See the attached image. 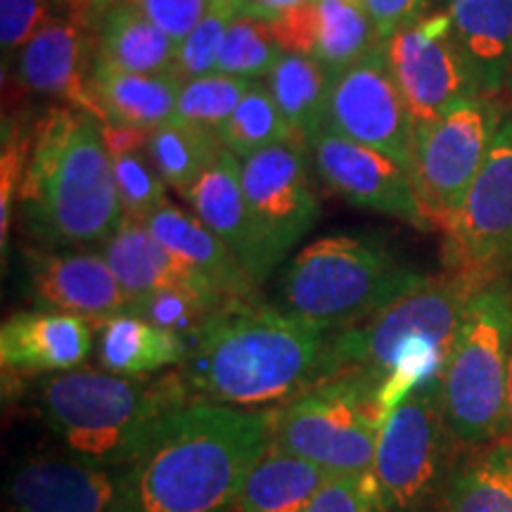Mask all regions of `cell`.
I'll list each match as a JSON object with an SVG mask.
<instances>
[{"mask_svg": "<svg viewBox=\"0 0 512 512\" xmlns=\"http://www.w3.org/2000/svg\"><path fill=\"white\" fill-rule=\"evenodd\" d=\"M275 413L190 401L121 470L119 512H221L273 441Z\"/></svg>", "mask_w": 512, "mask_h": 512, "instance_id": "obj_1", "label": "cell"}, {"mask_svg": "<svg viewBox=\"0 0 512 512\" xmlns=\"http://www.w3.org/2000/svg\"><path fill=\"white\" fill-rule=\"evenodd\" d=\"M330 335L256 297L228 299L188 337L178 370L195 401L233 408L287 403L320 382Z\"/></svg>", "mask_w": 512, "mask_h": 512, "instance_id": "obj_2", "label": "cell"}, {"mask_svg": "<svg viewBox=\"0 0 512 512\" xmlns=\"http://www.w3.org/2000/svg\"><path fill=\"white\" fill-rule=\"evenodd\" d=\"M19 223L38 247L102 245L124 219L102 121L76 105H55L36 119Z\"/></svg>", "mask_w": 512, "mask_h": 512, "instance_id": "obj_3", "label": "cell"}, {"mask_svg": "<svg viewBox=\"0 0 512 512\" xmlns=\"http://www.w3.org/2000/svg\"><path fill=\"white\" fill-rule=\"evenodd\" d=\"M496 273L453 268L444 275H427L418 287L392 304L335 330L325 351L323 375L354 373L380 389L384 418L420 382L441 373L448 347L470 297Z\"/></svg>", "mask_w": 512, "mask_h": 512, "instance_id": "obj_4", "label": "cell"}, {"mask_svg": "<svg viewBox=\"0 0 512 512\" xmlns=\"http://www.w3.org/2000/svg\"><path fill=\"white\" fill-rule=\"evenodd\" d=\"M190 401L178 368L140 377L76 368L48 375L36 392L38 413L64 451L117 470L131 465Z\"/></svg>", "mask_w": 512, "mask_h": 512, "instance_id": "obj_5", "label": "cell"}, {"mask_svg": "<svg viewBox=\"0 0 512 512\" xmlns=\"http://www.w3.org/2000/svg\"><path fill=\"white\" fill-rule=\"evenodd\" d=\"M427 275L403 266L375 238L325 235L287 264L280 278V309L335 332L373 316Z\"/></svg>", "mask_w": 512, "mask_h": 512, "instance_id": "obj_6", "label": "cell"}, {"mask_svg": "<svg viewBox=\"0 0 512 512\" xmlns=\"http://www.w3.org/2000/svg\"><path fill=\"white\" fill-rule=\"evenodd\" d=\"M512 349V283L491 275L467 302L441 366V403L460 446H482L510 434L508 373Z\"/></svg>", "mask_w": 512, "mask_h": 512, "instance_id": "obj_7", "label": "cell"}, {"mask_svg": "<svg viewBox=\"0 0 512 512\" xmlns=\"http://www.w3.org/2000/svg\"><path fill=\"white\" fill-rule=\"evenodd\" d=\"M384 422L380 389L344 373L316 382L275 413L273 441L330 477L373 470Z\"/></svg>", "mask_w": 512, "mask_h": 512, "instance_id": "obj_8", "label": "cell"}, {"mask_svg": "<svg viewBox=\"0 0 512 512\" xmlns=\"http://www.w3.org/2000/svg\"><path fill=\"white\" fill-rule=\"evenodd\" d=\"M439 375L420 382L389 411L377 437L373 479L382 512H439L453 456Z\"/></svg>", "mask_w": 512, "mask_h": 512, "instance_id": "obj_9", "label": "cell"}, {"mask_svg": "<svg viewBox=\"0 0 512 512\" xmlns=\"http://www.w3.org/2000/svg\"><path fill=\"white\" fill-rule=\"evenodd\" d=\"M302 140L271 145L240 159L249 223L247 273L261 285L320 219Z\"/></svg>", "mask_w": 512, "mask_h": 512, "instance_id": "obj_10", "label": "cell"}, {"mask_svg": "<svg viewBox=\"0 0 512 512\" xmlns=\"http://www.w3.org/2000/svg\"><path fill=\"white\" fill-rule=\"evenodd\" d=\"M508 110L501 98L477 95L415 133L413 181L434 228L446 230L463 207Z\"/></svg>", "mask_w": 512, "mask_h": 512, "instance_id": "obj_11", "label": "cell"}, {"mask_svg": "<svg viewBox=\"0 0 512 512\" xmlns=\"http://www.w3.org/2000/svg\"><path fill=\"white\" fill-rule=\"evenodd\" d=\"M394 79L411 112L415 133L456 107L477 98L479 86L460 53L448 12L425 15L384 41Z\"/></svg>", "mask_w": 512, "mask_h": 512, "instance_id": "obj_12", "label": "cell"}, {"mask_svg": "<svg viewBox=\"0 0 512 512\" xmlns=\"http://www.w3.org/2000/svg\"><path fill=\"white\" fill-rule=\"evenodd\" d=\"M306 150L316 176L339 200L411 226L434 228L415 190L413 171L394 157L356 143L330 126L313 133Z\"/></svg>", "mask_w": 512, "mask_h": 512, "instance_id": "obj_13", "label": "cell"}, {"mask_svg": "<svg viewBox=\"0 0 512 512\" xmlns=\"http://www.w3.org/2000/svg\"><path fill=\"white\" fill-rule=\"evenodd\" d=\"M325 126L356 143L375 147L413 171L415 126L387 60L384 41L335 76Z\"/></svg>", "mask_w": 512, "mask_h": 512, "instance_id": "obj_14", "label": "cell"}, {"mask_svg": "<svg viewBox=\"0 0 512 512\" xmlns=\"http://www.w3.org/2000/svg\"><path fill=\"white\" fill-rule=\"evenodd\" d=\"M446 238L453 268L501 273L512 261V107Z\"/></svg>", "mask_w": 512, "mask_h": 512, "instance_id": "obj_15", "label": "cell"}, {"mask_svg": "<svg viewBox=\"0 0 512 512\" xmlns=\"http://www.w3.org/2000/svg\"><path fill=\"white\" fill-rule=\"evenodd\" d=\"M5 512H119L121 470L41 453L19 463L5 486Z\"/></svg>", "mask_w": 512, "mask_h": 512, "instance_id": "obj_16", "label": "cell"}, {"mask_svg": "<svg viewBox=\"0 0 512 512\" xmlns=\"http://www.w3.org/2000/svg\"><path fill=\"white\" fill-rule=\"evenodd\" d=\"M27 268L36 309L72 313L98 325L131 302L100 252L36 247L27 252Z\"/></svg>", "mask_w": 512, "mask_h": 512, "instance_id": "obj_17", "label": "cell"}, {"mask_svg": "<svg viewBox=\"0 0 512 512\" xmlns=\"http://www.w3.org/2000/svg\"><path fill=\"white\" fill-rule=\"evenodd\" d=\"M5 67V64H3ZM91 72V31L83 12L48 22L12 60V81L24 95L86 110Z\"/></svg>", "mask_w": 512, "mask_h": 512, "instance_id": "obj_18", "label": "cell"}, {"mask_svg": "<svg viewBox=\"0 0 512 512\" xmlns=\"http://www.w3.org/2000/svg\"><path fill=\"white\" fill-rule=\"evenodd\" d=\"M271 24L285 53L313 57L332 76L342 74L380 43L358 0H306Z\"/></svg>", "mask_w": 512, "mask_h": 512, "instance_id": "obj_19", "label": "cell"}, {"mask_svg": "<svg viewBox=\"0 0 512 512\" xmlns=\"http://www.w3.org/2000/svg\"><path fill=\"white\" fill-rule=\"evenodd\" d=\"M95 323L60 311H19L0 328V366L5 377L55 375L86 363Z\"/></svg>", "mask_w": 512, "mask_h": 512, "instance_id": "obj_20", "label": "cell"}, {"mask_svg": "<svg viewBox=\"0 0 512 512\" xmlns=\"http://www.w3.org/2000/svg\"><path fill=\"white\" fill-rule=\"evenodd\" d=\"M91 31V64L133 74H166L178 43L128 0H91L86 12Z\"/></svg>", "mask_w": 512, "mask_h": 512, "instance_id": "obj_21", "label": "cell"}, {"mask_svg": "<svg viewBox=\"0 0 512 512\" xmlns=\"http://www.w3.org/2000/svg\"><path fill=\"white\" fill-rule=\"evenodd\" d=\"M145 223L171 254L202 275L223 299L256 297L259 285L254 283L242 261L192 211L166 200L155 214L147 216Z\"/></svg>", "mask_w": 512, "mask_h": 512, "instance_id": "obj_22", "label": "cell"}, {"mask_svg": "<svg viewBox=\"0 0 512 512\" xmlns=\"http://www.w3.org/2000/svg\"><path fill=\"white\" fill-rule=\"evenodd\" d=\"M100 254L105 256V261L110 264L114 275H117L119 285L124 287V292L131 299L147 292L176 287V290L200 292L207 294V297L228 302L202 275H197L178 256L171 254L152 235L145 221L133 219V216L121 219L112 238L102 242Z\"/></svg>", "mask_w": 512, "mask_h": 512, "instance_id": "obj_23", "label": "cell"}, {"mask_svg": "<svg viewBox=\"0 0 512 512\" xmlns=\"http://www.w3.org/2000/svg\"><path fill=\"white\" fill-rule=\"evenodd\" d=\"M446 12L479 93L512 91V0H448Z\"/></svg>", "mask_w": 512, "mask_h": 512, "instance_id": "obj_24", "label": "cell"}, {"mask_svg": "<svg viewBox=\"0 0 512 512\" xmlns=\"http://www.w3.org/2000/svg\"><path fill=\"white\" fill-rule=\"evenodd\" d=\"M183 83L174 74H133L91 64L86 81L88 112L102 124H128L155 131L174 119Z\"/></svg>", "mask_w": 512, "mask_h": 512, "instance_id": "obj_25", "label": "cell"}, {"mask_svg": "<svg viewBox=\"0 0 512 512\" xmlns=\"http://www.w3.org/2000/svg\"><path fill=\"white\" fill-rule=\"evenodd\" d=\"M95 347L102 370L128 377L164 373L188 356V339L124 311L95 325Z\"/></svg>", "mask_w": 512, "mask_h": 512, "instance_id": "obj_26", "label": "cell"}, {"mask_svg": "<svg viewBox=\"0 0 512 512\" xmlns=\"http://www.w3.org/2000/svg\"><path fill=\"white\" fill-rule=\"evenodd\" d=\"M439 512H512V437L458 453Z\"/></svg>", "mask_w": 512, "mask_h": 512, "instance_id": "obj_27", "label": "cell"}, {"mask_svg": "<svg viewBox=\"0 0 512 512\" xmlns=\"http://www.w3.org/2000/svg\"><path fill=\"white\" fill-rule=\"evenodd\" d=\"M328 477L318 465L271 441L242 482L240 512H304Z\"/></svg>", "mask_w": 512, "mask_h": 512, "instance_id": "obj_28", "label": "cell"}, {"mask_svg": "<svg viewBox=\"0 0 512 512\" xmlns=\"http://www.w3.org/2000/svg\"><path fill=\"white\" fill-rule=\"evenodd\" d=\"M183 200L192 214L207 226L211 233L226 242L242 266L247 268L249 254V223L245 192H242L240 159L223 150L216 162L192 183Z\"/></svg>", "mask_w": 512, "mask_h": 512, "instance_id": "obj_29", "label": "cell"}, {"mask_svg": "<svg viewBox=\"0 0 512 512\" xmlns=\"http://www.w3.org/2000/svg\"><path fill=\"white\" fill-rule=\"evenodd\" d=\"M332 81L335 76L323 64L297 53H283L266 76L275 105L280 107L294 136L304 143L328 124Z\"/></svg>", "mask_w": 512, "mask_h": 512, "instance_id": "obj_30", "label": "cell"}, {"mask_svg": "<svg viewBox=\"0 0 512 512\" xmlns=\"http://www.w3.org/2000/svg\"><path fill=\"white\" fill-rule=\"evenodd\" d=\"M223 150L219 131L174 117L152 131L147 157L164 183L183 197Z\"/></svg>", "mask_w": 512, "mask_h": 512, "instance_id": "obj_31", "label": "cell"}, {"mask_svg": "<svg viewBox=\"0 0 512 512\" xmlns=\"http://www.w3.org/2000/svg\"><path fill=\"white\" fill-rule=\"evenodd\" d=\"M219 138L223 147L238 159H245L271 145L299 140L294 136L290 124H287L283 112H280V107L275 105L266 81H254L249 86L238 110L219 128Z\"/></svg>", "mask_w": 512, "mask_h": 512, "instance_id": "obj_32", "label": "cell"}, {"mask_svg": "<svg viewBox=\"0 0 512 512\" xmlns=\"http://www.w3.org/2000/svg\"><path fill=\"white\" fill-rule=\"evenodd\" d=\"M283 53L271 22L238 10L228 24L214 74L266 81Z\"/></svg>", "mask_w": 512, "mask_h": 512, "instance_id": "obj_33", "label": "cell"}, {"mask_svg": "<svg viewBox=\"0 0 512 512\" xmlns=\"http://www.w3.org/2000/svg\"><path fill=\"white\" fill-rule=\"evenodd\" d=\"M34 124L17 112L3 114V140H0V252L8 254V238L12 216H15L19 192L27 176L31 145H34Z\"/></svg>", "mask_w": 512, "mask_h": 512, "instance_id": "obj_34", "label": "cell"}, {"mask_svg": "<svg viewBox=\"0 0 512 512\" xmlns=\"http://www.w3.org/2000/svg\"><path fill=\"white\" fill-rule=\"evenodd\" d=\"M254 81L226 74H207L200 79L185 81L178 95L174 117L190 124L219 128L233 117Z\"/></svg>", "mask_w": 512, "mask_h": 512, "instance_id": "obj_35", "label": "cell"}, {"mask_svg": "<svg viewBox=\"0 0 512 512\" xmlns=\"http://www.w3.org/2000/svg\"><path fill=\"white\" fill-rule=\"evenodd\" d=\"M221 304L226 302L207 297V294L166 287V290L147 292L131 299L124 313L143 318L164 330L178 332V335L188 339Z\"/></svg>", "mask_w": 512, "mask_h": 512, "instance_id": "obj_36", "label": "cell"}, {"mask_svg": "<svg viewBox=\"0 0 512 512\" xmlns=\"http://www.w3.org/2000/svg\"><path fill=\"white\" fill-rule=\"evenodd\" d=\"M235 12L238 8L233 5H209L202 22L178 43L174 67H171V74L178 81L185 83L216 72L223 38Z\"/></svg>", "mask_w": 512, "mask_h": 512, "instance_id": "obj_37", "label": "cell"}, {"mask_svg": "<svg viewBox=\"0 0 512 512\" xmlns=\"http://www.w3.org/2000/svg\"><path fill=\"white\" fill-rule=\"evenodd\" d=\"M112 164L124 216H133V219L145 221L147 216L155 214V211L169 200V197H166V188H169V185H166L164 178L157 174L155 164L147 157V150L112 157Z\"/></svg>", "mask_w": 512, "mask_h": 512, "instance_id": "obj_38", "label": "cell"}, {"mask_svg": "<svg viewBox=\"0 0 512 512\" xmlns=\"http://www.w3.org/2000/svg\"><path fill=\"white\" fill-rule=\"evenodd\" d=\"M304 512H382L373 472L328 477Z\"/></svg>", "mask_w": 512, "mask_h": 512, "instance_id": "obj_39", "label": "cell"}, {"mask_svg": "<svg viewBox=\"0 0 512 512\" xmlns=\"http://www.w3.org/2000/svg\"><path fill=\"white\" fill-rule=\"evenodd\" d=\"M128 3L176 43H181L209 10V0H128Z\"/></svg>", "mask_w": 512, "mask_h": 512, "instance_id": "obj_40", "label": "cell"}, {"mask_svg": "<svg viewBox=\"0 0 512 512\" xmlns=\"http://www.w3.org/2000/svg\"><path fill=\"white\" fill-rule=\"evenodd\" d=\"M358 5L366 10L380 41H387L396 31L420 22L430 0H358Z\"/></svg>", "mask_w": 512, "mask_h": 512, "instance_id": "obj_41", "label": "cell"}, {"mask_svg": "<svg viewBox=\"0 0 512 512\" xmlns=\"http://www.w3.org/2000/svg\"><path fill=\"white\" fill-rule=\"evenodd\" d=\"M152 131L140 126H128V124H112L105 121L102 124V143H105L110 157L128 155V152H145L150 145Z\"/></svg>", "mask_w": 512, "mask_h": 512, "instance_id": "obj_42", "label": "cell"}, {"mask_svg": "<svg viewBox=\"0 0 512 512\" xmlns=\"http://www.w3.org/2000/svg\"><path fill=\"white\" fill-rule=\"evenodd\" d=\"M306 0H240V12H247V15H254L259 19H266V22H273L285 12H290L299 5H304Z\"/></svg>", "mask_w": 512, "mask_h": 512, "instance_id": "obj_43", "label": "cell"}, {"mask_svg": "<svg viewBox=\"0 0 512 512\" xmlns=\"http://www.w3.org/2000/svg\"><path fill=\"white\" fill-rule=\"evenodd\" d=\"M508 418H510L508 437H512V349H510V373H508Z\"/></svg>", "mask_w": 512, "mask_h": 512, "instance_id": "obj_44", "label": "cell"}, {"mask_svg": "<svg viewBox=\"0 0 512 512\" xmlns=\"http://www.w3.org/2000/svg\"><path fill=\"white\" fill-rule=\"evenodd\" d=\"M209 5H233V8H240V0H209Z\"/></svg>", "mask_w": 512, "mask_h": 512, "instance_id": "obj_45", "label": "cell"}]
</instances>
